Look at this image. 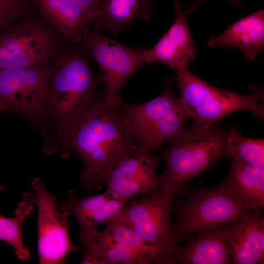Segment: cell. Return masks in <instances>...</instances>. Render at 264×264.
Instances as JSON below:
<instances>
[{
  "label": "cell",
  "instance_id": "4",
  "mask_svg": "<svg viewBox=\"0 0 264 264\" xmlns=\"http://www.w3.org/2000/svg\"><path fill=\"white\" fill-rule=\"evenodd\" d=\"M176 72L180 98L193 126L205 128L218 124L226 115L237 111H251L263 119V92L252 88L253 93L245 95L216 88L190 72L188 67Z\"/></svg>",
  "mask_w": 264,
  "mask_h": 264
},
{
  "label": "cell",
  "instance_id": "22",
  "mask_svg": "<svg viewBox=\"0 0 264 264\" xmlns=\"http://www.w3.org/2000/svg\"><path fill=\"white\" fill-rule=\"evenodd\" d=\"M36 201L34 193L26 192L15 211V217L8 218L0 215V240L11 245L17 257L27 261L30 258L28 247L24 244L22 225L25 218L34 210Z\"/></svg>",
  "mask_w": 264,
  "mask_h": 264
},
{
  "label": "cell",
  "instance_id": "24",
  "mask_svg": "<svg viewBox=\"0 0 264 264\" xmlns=\"http://www.w3.org/2000/svg\"><path fill=\"white\" fill-rule=\"evenodd\" d=\"M106 224L104 230L113 240L134 249L158 253L162 256L163 264L167 251L149 244L129 227L113 218L108 220Z\"/></svg>",
  "mask_w": 264,
  "mask_h": 264
},
{
  "label": "cell",
  "instance_id": "17",
  "mask_svg": "<svg viewBox=\"0 0 264 264\" xmlns=\"http://www.w3.org/2000/svg\"><path fill=\"white\" fill-rule=\"evenodd\" d=\"M84 254L80 264H161L162 256L154 252L134 249L113 240L103 230H97L80 241Z\"/></svg>",
  "mask_w": 264,
  "mask_h": 264
},
{
  "label": "cell",
  "instance_id": "11",
  "mask_svg": "<svg viewBox=\"0 0 264 264\" xmlns=\"http://www.w3.org/2000/svg\"><path fill=\"white\" fill-rule=\"evenodd\" d=\"M176 198L159 190L131 201L113 217L149 244L167 251Z\"/></svg>",
  "mask_w": 264,
  "mask_h": 264
},
{
  "label": "cell",
  "instance_id": "9",
  "mask_svg": "<svg viewBox=\"0 0 264 264\" xmlns=\"http://www.w3.org/2000/svg\"><path fill=\"white\" fill-rule=\"evenodd\" d=\"M38 207V255L40 264H65L72 252L83 250V246L74 245L70 240L67 215L57 209L55 197L46 190L40 177L33 179Z\"/></svg>",
  "mask_w": 264,
  "mask_h": 264
},
{
  "label": "cell",
  "instance_id": "14",
  "mask_svg": "<svg viewBox=\"0 0 264 264\" xmlns=\"http://www.w3.org/2000/svg\"><path fill=\"white\" fill-rule=\"evenodd\" d=\"M128 203V201L113 198L107 191L81 198L75 192L71 191L56 207L68 216L75 217L79 228L80 241L98 230L100 224L114 217Z\"/></svg>",
  "mask_w": 264,
  "mask_h": 264
},
{
  "label": "cell",
  "instance_id": "29",
  "mask_svg": "<svg viewBox=\"0 0 264 264\" xmlns=\"http://www.w3.org/2000/svg\"><path fill=\"white\" fill-rule=\"evenodd\" d=\"M4 189V187L3 186L2 184H1V183H0V191L3 190Z\"/></svg>",
  "mask_w": 264,
  "mask_h": 264
},
{
  "label": "cell",
  "instance_id": "28",
  "mask_svg": "<svg viewBox=\"0 0 264 264\" xmlns=\"http://www.w3.org/2000/svg\"><path fill=\"white\" fill-rule=\"evenodd\" d=\"M3 110H8V108L6 104L0 99V112Z\"/></svg>",
  "mask_w": 264,
  "mask_h": 264
},
{
  "label": "cell",
  "instance_id": "15",
  "mask_svg": "<svg viewBox=\"0 0 264 264\" xmlns=\"http://www.w3.org/2000/svg\"><path fill=\"white\" fill-rule=\"evenodd\" d=\"M258 211H245L224 230V237L235 264H255L264 255V220Z\"/></svg>",
  "mask_w": 264,
  "mask_h": 264
},
{
  "label": "cell",
  "instance_id": "1",
  "mask_svg": "<svg viewBox=\"0 0 264 264\" xmlns=\"http://www.w3.org/2000/svg\"><path fill=\"white\" fill-rule=\"evenodd\" d=\"M119 105L98 96L80 116L58 131L68 148L83 161L79 187L88 192L101 188L113 167L138 147L124 123Z\"/></svg>",
  "mask_w": 264,
  "mask_h": 264
},
{
  "label": "cell",
  "instance_id": "3",
  "mask_svg": "<svg viewBox=\"0 0 264 264\" xmlns=\"http://www.w3.org/2000/svg\"><path fill=\"white\" fill-rule=\"evenodd\" d=\"M87 54L83 47L72 49L53 66L44 115L59 131L80 116L98 97Z\"/></svg>",
  "mask_w": 264,
  "mask_h": 264
},
{
  "label": "cell",
  "instance_id": "8",
  "mask_svg": "<svg viewBox=\"0 0 264 264\" xmlns=\"http://www.w3.org/2000/svg\"><path fill=\"white\" fill-rule=\"evenodd\" d=\"M58 49L56 38L42 24L13 23L0 30V69L49 64Z\"/></svg>",
  "mask_w": 264,
  "mask_h": 264
},
{
  "label": "cell",
  "instance_id": "5",
  "mask_svg": "<svg viewBox=\"0 0 264 264\" xmlns=\"http://www.w3.org/2000/svg\"><path fill=\"white\" fill-rule=\"evenodd\" d=\"M119 108L138 146L149 153L177 134L189 119L180 97L174 95L169 80L164 91L156 97L139 104L123 102Z\"/></svg>",
  "mask_w": 264,
  "mask_h": 264
},
{
  "label": "cell",
  "instance_id": "13",
  "mask_svg": "<svg viewBox=\"0 0 264 264\" xmlns=\"http://www.w3.org/2000/svg\"><path fill=\"white\" fill-rule=\"evenodd\" d=\"M173 23L151 48L145 49L147 63L163 64L176 71L188 67L196 56L195 44L186 15L178 0H174Z\"/></svg>",
  "mask_w": 264,
  "mask_h": 264
},
{
  "label": "cell",
  "instance_id": "2",
  "mask_svg": "<svg viewBox=\"0 0 264 264\" xmlns=\"http://www.w3.org/2000/svg\"><path fill=\"white\" fill-rule=\"evenodd\" d=\"M228 130L217 124L192 126L169 139L162 154L165 168L159 176V190L176 198L191 179L224 157Z\"/></svg>",
  "mask_w": 264,
  "mask_h": 264
},
{
  "label": "cell",
  "instance_id": "20",
  "mask_svg": "<svg viewBox=\"0 0 264 264\" xmlns=\"http://www.w3.org/2000/svg\"><path fill=\"white\" fill-rule=\"evenodd\" d=\"M154 0H102L90 22L115 36L135 22L150 21Z\"/></svg>",
  "mask_w": 264,
  "mask_h": 264
},
{
  "label": "cell",
  "instance_id": "7",
  "mask_svg": "<svg viewBox=\"0 0 264 264\" xmlns=\"http://www.w3.org/2000/svg\"><path fill=\"white\" fill-rule=\"evenodd\" d=\"M80 44L99 67L103 98L113 105L123 103L120 92L124 85L138 69L147 64L146 48L128 47L88 27L83 31Z\"/></svg>",
  "mask_w": 264,
  "mask_h": 264
},
{
  "label": "cell",
  "instance_id": "23",
  "mask_svg": "<svg viewBox=\"0 0 264 264\" xmlns=\"http://www.w3.org/2000/svg\"><path fill=\"white\" fill-rule=\"evenodd\" d=\"M224 157L264 169V140L244 136L236 128H229Z\"/></svg>",
  "mask_w": 264,
  "mask_h": 264
},
{
  "label": "cell",
  "instance_id": "25",
  "mask_svg": "<svg viewBox=\"0 0 264 264\" xmlns=\"http://www.w3.org/2000/svg\"><path fill=\"white\" fill-rule=\"evenodd\" d=\"M28 7L27 0H0V30L14 23Z\"/></svg>",
  "mask_w": 264,
  "mask_h": 264
},
{
  "label": "cell",
  "instance_id": "10",
  "mask_svg": "<svg viewBox=\"0 0 264 264\" xmlns=\"http://www.w3.org/2000/svg\"><path fill=\"white\" fill-rule=\"evenodd\" d=\"M52 72L49 64L0 69V99L8 110L31 118L44 115Z\"/></svg>",
  "mask_w": 264,
  "mask_h": 264
},
{
  "label": "cell",
  "instance_id": "18",
  "mask_svg": "<svg viewBox=\"0 0 264 264\" xmlns=\"http://www.w3.org/2000/svg\"><path fill=\"white\" fill-rule=\"evenodd\" d=\"M207 44L211 47H239L246 59L254 61L264 48V10L239 19L220 35H212Z\"/></svg>",
  "mask_w": 264,
  "mask_h": 264
},
{
  "label": "cell",
  "instance_id": "26",
  "mask_svg": "<svg viewBox=\"0 0 264 264\" xmlns=\"http://www.w3.org/2000/svg\"><path fill=\"white\" fill-rule=\"evenodd\" d=\"M88 12L95 14L102 0H76Z\"/></svg>",
  "mask_w": 264,
  "mask_h": 264
},
{
  "label": "cell",
  "instance_id": "21",
  "mask_svg": "<svg viewBox=\"0 0 264 264\" xmlns=\"http://www.w3.org/2000/svg\"><path fill=\"white\" fill-rule=\"evenodd\" d=\"M37 6L48 21L73 43L81 42L83 31L94 14L76 0H36Z\"/></svg>",
  "mask_w": 264,
  "mask_h": 264
},
{
  "label": "cell",
  "instance_id": "19",
  "mask_svg": "<svg viewBox=\"0 0 264 264\" xmlns=\"http://www.w3.org/2000/svg\"><path fill=\"white\" fill-rule=\"evenodd\" d=\"M229 172L220 185L246 211L264 205V169L232 159Z\"/></svg>",
  "mask_w": 264,
  "mask_h": 264
},
{
  "label": "cell",
  "instance_id": "6",
  "mask_svg": "<svg viewBox=\"0 0 264 264\" xmlns=\"http://www.w3.org/2000/svg\"><path fill=\"white\" fill-rule=\"evenodd\" d=\"M245 211L220 184L193 192L186 200L176 202L171 245H177L196 232L227 226Z\"/></svg>",
  "mask_w": 264,
  "mask_h": 264
},
{
  "label": "cell",
  "instance_id": "16",
  "mask_svg": "<svg viewBox=\"0 0 264 264\" xmlns=\"http://www.w3.org/2000/svg\"><path fill=\"white\" fill-rule=\"evenodd\" d=\"M226 227L196 232L184 246H171L166 253V264H231L224 237Z\"/></svg>",
  "mask_w": 264,
  "mask_h": 264
},
{
  "label": "cell",
  "instance_id": "27",
  "mask_svg": "<svg viewBox=\"0 0 264 264\" xmlns=\"http://www.w3.org/2000/svg\"><path fill=\"white\" fill-rule=\"evenodd\" d=\"M209 0H197L195 3H194L192 5L190 6L185 12L186 15L190 14L193 12L196 8L201 3L208 1ZM231 2H233L236 6H240L241 5L240 0H229Z\"/></svg>",
  "mask_w": 264,
  "mask_h": 264
},
{
  "label": "cell",
  "instance_id": "12",
  "mask_svg": "<svg viewBox=\"0 0 264 264\" xmlns=\"http://www.w3.org/2000/svg\"><path fill=\"white\" fill-rule=\"evenodd\" d=\"M158 162L157 156L138 146L110 171L105 182L106 191L115 199L129 201L134 196H148L159 190Z\"/></svg>",
  "mask_w": 264,
  "mask_h": 264
}]
</instances>
